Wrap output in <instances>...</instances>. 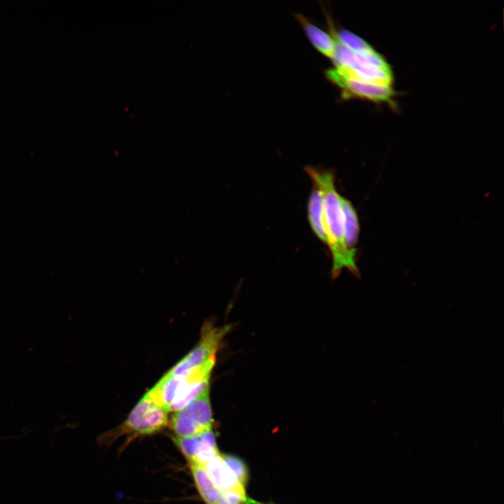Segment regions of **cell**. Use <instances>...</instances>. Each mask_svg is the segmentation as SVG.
<instances>
[{
  "mask_svg": "<svg viewBox=\"0 0 504 504\" xmlns=\"http://www.w3.org/2000/svg\"><path fill=\"white\" fill-rule=\"evenodd\" d=\"M304 171L321 191L328 247L331 253L332 265L331 276L337 278L346 268L357 277L360 276L356 258L347 251L344 244V218L340 202L341 195L335 185L332 170L307 166Z\"/></svg>",
  "mask_w": 504,
  "mask_h": 504,
  "instance_id": "1",
  "label": "cell"
},
{
  "mask_svg": "<svg viewBox=\"0 0 504 504\" xmlns=\"http://www.w3.org/2000/svg\"><path fill=\"white\" fill-rule=\"evenodd\" d=\"M216 358L179 375L165 374L145 395L168 412L183 409L209 386Z\"/></svg>",
  "mask_w": 504,
  "mask_h": 504,
  "instance_id": "2",
  "label": "cell"
},
{
  "mask_svg": "<svg viewBox=\"0 0 504 504\" xmlns=\"http://www.w3.org/2000/svg\"><path fill=\"white\" fill-rule=\"evenodd\" d=\"M168 412L158 406L146 395L138 402L125 421L106 433L102 438L105 444L118 438L150 435L162 430L168 424Z\"/></svg>",
  "mask_w": 504,
  "mask_h": 504,
  "instance_id": "3",
  "label": "cell"
},
{
  "mask_svg": "<svg viewBox=\"0 0 504 504\" xmlns=\"http://www.w3.org/2000/svg\"><path fill=\"white\" fill-rule=\"evenodd\" d=\"M213 413L209 386L183 409L175 412L170 426L177 438H188L212 430Z\"/></svg>",
  "mask_w": 504,
  "mask_h": 504,
  "instance_id": "4",
  "label": "cell"
},
{
  "mask_svg": "<svg viewBox=\"0 0 504 504\" xmlns=\"http://www.w3.org/2000/svg\"><path fill=\"white\" fill-rule=\"evenodd\" d=\"M230 329V325L217 328L206 326L196 347L166 374L179 375L216 358L220 344Z\"/></svg>",
  "mask_w": 504,
  "mask_h": 504,
  "instance_id": "5",
  "label": "cell"
},
{
  "mask_svg": "<svg viewBox=\"0 0 504 504\" xmlns=\"http://www.w3.org/2000/svg\"><path fill=\"white\" fill-rule=\"evenodd\" d=\"M326 77L342 90L344 99L358 97L374 102L393 103L394 90L392 86L374 84L339 75L334 69L326 72Z\"/></svg>",
  "mask_w": 504,
  "mask_h": 504,
  "instance_id": "6",
  "label": "cell"
},
{
  "mask_svg": "<svg viewBox=\"0 0 504 504\" xmlns=\"http://www.w3.org/2000/svg\"><path fill=\"white\" fill-rule=\"evenodd\" d=\"M174 442L188 463L204 465L220 454L213 430L188 438L175 437Z\"/></svg>",
  "mask_w": 504,
  "mask_h": 504,
  "instance_id": "7",
  "label": "cell"
},
{
  "mask_svg": "<svg viewBox=\"0 0 504 504\" xmlns=\"http://www.w3.org/2000/svg\"><path fill=\"white\" fill-rule=\"evenodd\" d=\"M204 465L212 482L219 491L246 492L245 487L238 482L231 469L224 461L221 454L211 458Z\"/></svg>",
  "mask_w": 504,
  "mask_h": 504,
  "instance_id": "8",
  "label": "cell"
},
{
  "mask_svg": "<svg viewBox=\"0 0 504 504\" xmlns=\"http://www.w3.org/2000/svg\"><path fill=\"white\" fill-rule=\"evenodd\" d=\"M340 202L344 218V244L349 253L356 258L360 232L358 214L348 199L341 195Z\"/></svg>",
  "mask_w": 504,
  "mask_h": 504,
  "instance_id": "9",
  "label": "cell"
},
{
  "mask_svg": "<svg viewBox=\"0 0 504 504\" xmlns=\"http://www.w3.org/2000/svg\"><path fill=\"white\" fill-rule=\"evenodd\" d=\"M307 213L308 220L312 231L318 239L328 245V237L324 223L322 195L320 190L314 185L309 195Z\"/></svg>",
  "mask_w": 504,
  "mask_h": 504,
  "instance_id": "10",
  "label": "cell"
},
{
  "mask_svg": "<svg viewBox=\"0 0 504 504\" xmlns=\"http://www.w3.org/2000/svg\"><path fill=\"white\" fill-rule=\"evenodd\" d=\"M188 463L197 490L202 500L206 504H218L220 491L212 482L204 465L197 463Z\"/></svg>",
  "mask_w": 504,
  "mask_h": 504,
  "instance_id": "11",
  "label": "cell"
},
{
  "mask_svg": "<svg viewBox=\"0 0 504 504\" xmlns=\"http://www.w3.org/2000/svg\"><path fill=\"white\" fill-rule=\"evenodd\" d=\"M295 15L312 45L323 55L332 59L335 52V41L332 36L312 24L304 15L299 13Z\"/></svg>",
  "mask_w": 504,
  "mask_h": 504,
  "instance_id": "12",
  "label": "cell"
},
{
  "mask_svg": "<svg viewBox=\"0 0 504 504\" xmlns=\"http://www.w3.org/2000/svg\"><path fill=\"white\" fill-rule=\"evenodd\" d=\"M328 24L330 25L331 31L330 35L332 37L349 49L358 53H366L374 49L365 40L355 34L344 29H340L337 31L334 29L330 21Z\"/></svg>",
  "mask_w": 504,
  "mask_h": 504,
  "instance_id": "13",
  "label": "cell"
},
{
  "mask_svg": "<svg viewBox=\"0 0 504 504\" xmlns=\"http://www.w3.org/2000/svg\"><path fill=\"white\" fill-rule=\"evenodd\" d=\"M221 456L235 475L238 482L245 487L248 479V471L243 461L232 455L221 454Z\"/></svg>",
  "mask_w": 504,
  "mask_h": 504,
  "instance_id": "14",
  "label": "cell"
},
{
  "mask_svg": "<svg viewBox=\"0 0 504 504\" xmlns=\"http://www.w3.org/2000/svg\"><path fill=\"white\" fill-rule=\"evenodd\" d=\"M244 504H271V503H261L260 501H257L255 500H253L252 498L246 497V500L244 501Z\"/></svg>",
  "mask_w": 504,
  "mask_h": 504,
  "instance_id": "15",
  "label": "cell"
}]
</instances>
